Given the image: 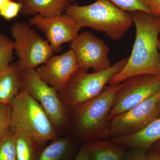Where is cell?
I'll use <instances>...</instances> for the list:
<instances>
[{
	"label": "cell",
	"mask_w": 160,
	"mask_h": 160,
	"mask_svg": "<svg viewBox=\"0 0 160 160\" xmlns=\"http://www.w3.org/2000/svg\"><path fill=\"white\" fill-rule=\"evenodd\" d=\"M129 13L136 27L133 48L126 66L112 79L109 85L122 82L133 76H158L159 72L160 18L144 11Z\"/></svg>",
	"instance_id": "6da1fadb"
},
{
	"label": "cell",
	"mask_w": 160,
	"mask_h": 160,
	"mask_svg": "<svg viewBox=\"0 0 160 160\" xmlns=\"http://www.w3.org/2000/svg\"><path fill=\"white\" fill-rule=\"evenodd\" d=\"M121 84L106 86L97 97L72 110V126L78 142L84 143L110 138V114Z\"/></svg>",
	"instance_id": "7a4b0ae2"
},
{
	"label": "cell",
	"mask_w": 160,
	"mask_h": 160,
	"mask_svg": "<svg viewBox=\"0 0 160 160\" xmlns=\"http://www.w3.org/2000/svg\"><path fill=\"white\" fill-rule=\"evenodd\" d=\"M66 14L81 27L104 32L113 41L122 39L133 24L129 12L119 9L109 0H97L85 5L69 6Z\"/></svg>",
	"instance_id": "3957f363"
},
{
	"label": "cell",
	"mask_w": 160,
	"mask_h": 160,
	"mask_svg": "<svg viewBox=\"0 0 160 160\" xmlns=\"http://www.w3.org/2000/svg\"><path fill=\"white\" fill-rule=\"evenodd\" d=\"M9 105L12 130L22 132L42 148L59 137L46 112L23 88Z\"/></svg>",
	"instance_id": "277c9868"
},
{
	"label": "cell",
	"mask_w": 160,
	"mask_h": 160,
	"mask_svg": "<svg viewBox=\"0 0 160 160\" xmlns=\"http://www.w3.org/2000/svg\"><path fill=\"white\" fill-rule=\"evenodd\" d=\"M128 58L120 60L109 68L100 71L89 72L78 69L66 86L59 92L66 106L73 110L83 103L96 97L106 85L125 67Z\"/></svg>",
	"instance_id": "5b68a950"
},
{
	"label": "cell",
	"mask_w": 160,
	"mask_h": 160,
	"mask_svg": "<svg viewBox=\"0 0 160 160\" xmlns=\"http://www.w3.org/2000/svg\"><path fill=\"white\" fill-rule=\"evenodd\" d=\"M21 72L23 89L41 105L58 133L67 128L70 122L69 109L64 104L59 92L44 82L36 69Z\"/></svg>",
	"instance_id": "8992f818"
},
{
	"label": "cell",
	"mask_w": 160,
	"mask_h": 160,
	"mask_svg": "<svg viewBox=\"0 0 160 160\" xmlns=\"http://www.w3.org/2000/svg\"><path fill=\"white\" fill-rule=\"evenodd\" d=\"M10 33L14 40V51L19 58L17 63L21 71L36 69L54 55L48 41L41 37L29 24L15 23L10 28Z\"/></svg>",
	"instance_id": "52a82bcc"
},
{
	"label": "cell",
	"mask_w": 160,
	"mask_h": 160,
	"mask_svg": "<svg viewBox=\"0 0 160 160\" xmlns=\"http://www.w3.org/2000/svg\"><path fill=\"white\" fill-rule=\"evenodd\" d=\"M159 92L160 78L157 75H138L126 79L116 93L111 120Z\"/></svg>",
	"instance_id": "ba28073f"
},
{
	"label": "cell",
	"mask_w": 160,
	"mask_h": 160,
	"mask_svg": "<svg viewBox=\"0 0 160 160\" xmlns=\"http://www.w3.org/2000/svg\"><path fill=\"white\" fill-rule=\"evenodd\" d=\"M160 92L128 111L114 117L110 124V138L137 133L160 117L158 106Z\"/></svg>",
	"instance_id": "9c48e42d"
},
{
	"label": "cell",
	"mask_w": 160,
	"mask_h": 160,
	"mask_svg": "<svg viewBox=\"0 0 160 160\" xmlns=\"http://www.w3.org/2000/svg\"><path fill=\"white\" fill-rule=\"evenodd\" d=\"M70 48L76 58L79 69L100 71L112 65L109 59L108 46L89 31L78 35L70 42Z\"/></svg>",
	"instance_id": "30bf717a"
},
{
	"label": "cell",
	"mask_w": 160,
	"mask_h": 160,
	"mask_svg": "<svg viewBox=\"0 0 160 160\" xmlns=\"http://www.w3.org/2000/svg\"><path fill=\"white\" fill-rule=\"evenodd\" d=\"M29 22L44 32L54 52L62 51L63 44L71 42L82 28L66 13L50 17L37 15Z\"/></svg>",
	"instance_id": "8fae6325"
},
{
	"label": "cell",
	"mask_w": 160,
	"mask_h": 160,
	"mask_svg": "<svg viewBox=\"0 0 160 160\" xmlns=\"http://www.w3.org/2000/svg\"><path fill=\"white\" fill-rule=\"evenodd\" d=\"M78 69L74 52L70 49L62 54L53 55L36 70L44 82L59 92Z\"/></svg>",
	"instance_id": "7c38bea8"
},
{
	"label": "cell",
	"mask_w": 160,
	"mask_h": 160,
	"mask_svg": "<svg viewBox=\"0 0 160 160\" xmlns=\"http://www.w3.org/2000/svg\"><path fill=\"white\" fill-rule=\"evenodd\" d=\"M110 139L126 149L137 148L147 151L160 140V117L137 133Z\"/></svg>",
	"instance_id": "4fadbf2b"
},
{
	"label": "cell",
	"mask_w": 160,
	"mask_h": 160,
	"mask_svg": "<svg viewBox=\"0 0 160 160\" xmlns=\"http://www.w3.org/2000/svg\"><path fill=\"white\" fill-rule=\"evenodd\" d=\"M78 0H24L21 13L25 16L39 15L45 17L66 13L69 6L76 5Z\"/></svg>",
	"instance_id": "5bb4252c"
},
{
	"label": "cell",
	"mask_w": 160,
	"mask_h": 160,
	"mask_svg": "<svg viewBox=\"0 0 160 160\" xmlns=\"http://www.w3.org/2000/svg\"><path fill=\"white\" fill-rule=\"evenodd\" d=\"M74 136L60 137L42 150L38 160H74L80 148Z\"/></svg>",
	"instance_id": "9a60e30c"
},
{
	"label": "cell",
	"mask_w": 160,
	"mask_h": 160,
	"mask_svg": "<svg viewBox=\"0 0 160 160\" xmlns=\"http://www.w3.org/2000/svg\"><path fill=\"white\" fill-rule=\"evenodd\" d=\"M83 144L88 160H122L127 150L110 138L93 140Z\"/></svg>",
	"instance_id": "2e32d148"
},
{
	"label": "cell",
	"mask_w": 160,
	"mask_h": 160,
	"mask_svg": "<svg viewBox=\"0 0 160 160\" xmlns=\"http://www.w3.org/2000/svg\"><path fill=\"white\" fill-rule=\"evenodd\" d=\"M23 88L21 72L17 63H12L0 72V103L10 104Z\"/></svg>",
	"instance_id": "e0dca14e"
},
{
	"label": "cell",
	"mask_w": 160,
	"mask_h": 160,
	"mask_svg": "<svg viewBox=\"0 0 160 160\" xmlns=\"http://www.w3.org/2000/svg\"><path fill=\"white\" fill-rule=\"evenodd\" d=\"M12 130L14 135L17 160H38L43 149L42 147L21 132Z\"/></svg>",
	"instance_id": "ac0fdd59"
},
{
	"label": "cell",
	"mask_w": 160,
	"mask_h": 160,
	"mask_svg": "<svg viewBox=\"0 0 160 160\" xmlns=\"http://www.w3.org/2000/svg\"><path fill=\"white\" fill-rule=\"evenodd\" d=\"M14 51V41L0 32V72L12 63Z\"/></svg>",
	"instance_id": "d6986e66"
},
{
	"label": "cell",
	"mask_w": 160,
	"mask_h": 160,
	"mask_svg": "<svg viewBox=\"0 0 160 160\" xmlns=\"http://www.w3.org/2000/svg\"><path fill=\"white\" fill-rule=\"evenodd\" d=\"M0 160H17L14 135L11 129L0 140Z\"/></svg>",
	"instance_id": "ffe728a7"
},
{
	"label": "cell",
	"mask_w": 160,
	"mask_h": 160,
	"mask_svg": "<svg viewBox=\"0 0 160 160\" xmlns=\"http://www.w3.org/2000/svg\"><path fill=\"white\" fill-rule=\"evenodd\" d=\"M119 9L126 12L141 11L151 13L146 0H109Z\"/></svg>",
	"instance_id": "44dd1931"
},
{
	"label": "cell",
	"mask_w": 160,
	"mask_h": 160,
	"mask_svg": "<svg viewBox=\"0 0 160 160\" xmlns=\"http://www.w3.org/2000/svg\"><path fill=\"white\" fill-rule=\"evenodd\" d=\"M11 109L9 104L0 103V140L11 129Z\"/></svg>",
	"instance_id": "7402d4cb"
},
{
	"label": "cell",
	"mask_w": 160,
	"mask_h": 160,
	"mask_svg": "<svg viewBox=\"0 0 160 160\" xmlns=\"http://www.w3.org/2000/svg\"><path fill=\"white\" fill-rule=\"evenodd\" d=\"M22 3L11 0L0 12V17L7 21L17 17L22 10Z\"/></svg>",
	"instance_id": "603a6c76"
},
{
	"label": "cell",
	"mask_w": 160,
	"mask_h": 160,
	"mask_svg": "<svg viewBox=\"0 0 160 160\" xmlns=\"http://www.w3.org/2000/svg\"><path fill=\"white\" fill-rule=\"evenodd\" d=\"M122 160H148L146 151L137 148L127 149Z\"/></svg>",
	"instance_id": "cb8c5ba5"
},
{
	"label": "cell",
	"mask_w": 160,
	"mask_h": 160,
	"mask_svg": "<svg viewBox=\"0 0 160 160\" xmlns=\"http://www.w3.org/2000/svg\"><path fill=\"white\" fill-rule=\"evenodd\" d=\"M152 14L160 18V0H146Z\"/></svg>",
	"instance_id": "d4e9b609"
},
{
	"label": "cell",
	"mask_w": 160,
	"mask_h": 160,
	"mask_svg": "<svg viewBox=\"0 0 160 160\" xmlns=\"http://www.w3.org/2000/svg\"><path fill=\"white\" fill-rule=\"evenodd\" d=\"M148 160H160V151L150 149L146 151Z\"/></svg>",
	"instance_id": "484cf974"
},
{
	"label": "cell",
	"mask_w": 160,
	"mask_h": 160,
	"mask_svg": "<svg viewBox=\"0 0 160 160\" xmlns=\"http://www.w3.org/2000/svg\"><path fill=\"white\" fill-rule=\"evenodd\" d=\"M74 160H88L87 152L84 144L80 147Z\"/></svg>",
	"instance_id": "4316f807"
},
{
	"label": "cell",
	"mask_w": 160,
	"mask_h": 160,
	"mask_svg": "<svg viewBox=\"0 0 160 160\" xmlns=\"http://www.w3.org/2000/svg\"><path fill=\"white\" fill-rule=\"evenodd\" d=\"M11 0H0V12L2 10L3 8L6 6L7 3Z\"/></svg>",
	"instance_id": "83f0119b"
},
{
	"label": "cell",
	"mask_w": 160,
	"mask_h": 160,
	"mask_svg": "<svg viewBox=\"0 0 160 160\" xmlns=\"http://www.w3.org/2000/svg\"><path fill=\"white\" fill-rule=\"evenodd\" d=\"M150 149H156L160 151V140L154 143Z\"/></svg>",
	"instance_id": "f1b7e54d"
},
{
	"label": "cell",
	"mask_w": 160,
	"mask_h": 160,
	"mask_svg": "<svg viewBox=\"0 0 160 160\" xmlns=\"http://www.w3.org/2000/svg\"><path fill=\"white\" fill-rule=\"evenodd\" d=\"M158 49H159V51L160 53V39L159 40V42L158 43ZM158 76L160 78V69H159V74Z\"/></svg>",
	"instance_id": "f546056e"
},
{
	"label": "cell",
	"mask_w": 160,
	"mask_h": 160,
	"mask_svg": "<svg viewBox=\"0 0 160 160\" xmlns=\"http://www.w3.org/2000/svg\"><path fill=\"white\" fill-rule=\"evenodd\" d=\"M158 106L160 112V98L159 99L158 101Z\"/></svg>",
	"instance_id": "4dcf8cb0"
},
{
	"label": "cell",
	"mask_w": 160,
	"mask_h": 160,
	"mask_svg": "<svg viewBox=\"0 0 160 160\" xmlns=\"http://www.w3.org/2000/svg\"><path fill=\"white\" fill-rule=\"evenodd\" d=\"M23 1H24V0H15V1H16V2H19L21 3H22V2Z\"/></svg>",
	"instance_id": "1f68e13d"
},
{
	"label": "cell",
	"mask_w": 160,
	"mask_h": 160,
	"mask_svg": "<svg viewBox=\"0 0 160 160\" xmlns=\"http://www.w3.org/2000/svg\"></svg>",
	"instance_id": "d6a6232c"
}]
</instances>
